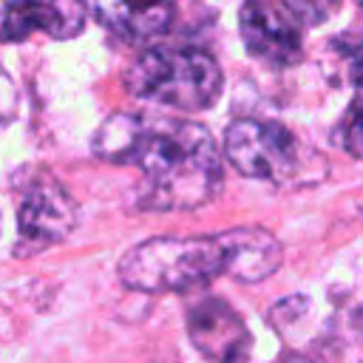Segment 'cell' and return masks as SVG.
I'll list each match as a JSON object with an SVG mask.
<instances>
[{"mask_svg": "<svg viewBox=\"0 0 363 363\" xmlns=\"http://www.w3.org/2000/svg\"><path fill=\"white\" fill-rule=\"evenodd\" d=\"M335 139L346 153L363 159V82H357V91L335 130Z\"/></svg>", "mask_w": 363, "mask_h": 363, "instance_id": "cell-12", "label": "cell"}, {"mask_svg": "<svg viewBox=\"0 0 363 363\" xmlns=\"http://www.w3.org/2000/svg\"><path fill=\"white\" fill-rule=\"evenodd\" d=\"M77 224V204L54 179H37L23 196L17 213V252L31 255L60 244Z\"/></svg>", "mask_w": 363, "mask_h": 363, "instance_id": "cell-5", "label": "cell"}, {"mask_svg": "<svg viewBox=\"0 0 363 363\" xmlns=\"http://www.w3.org/2000/svg\"><path fill=\"white\" fill-rule=\"evenodd\" d=\"M3 79H6V77H3V74H0V82H3Z\"/></svg>", "mask_w": 363, "mask_h": 363, "instance_id": "cell-15", "label": "cell"}, {"mask_svg": "<svg viewBox=\"0 0 363 363\" xmlns=\"http://www.w3.org/2000/svg\"><path fill=\"white\" fill-rule=\"evenodd\" d=\"M286 11L306 28H315L326 20H332L337 14V9L343 6V0H284Z\"/></svg>", "mask_w": 363, "mask_h": 363, "instance_id": "cell-13", "label": "cell"}, {"mask_svg": "<svg viewBox=\"0 0 363 363\" xmlns=\"http://www.w3.org/2000/svg\"><path fill=\"white\" fill-rule=\"evenodd\" d=\"M88 14L128 43H147L164 34L176 17V0H85Z\"/></svg>", "mask_w": 363, "mask_h": 363, "instance_id": "cell-9", "label": "cell"}, {"mask_svg": "<svg viewBox=\"0 0 363 363\" xmlns=\"http://www.w3.org/2000/svg\"><path fill=\"white\" fill-rule=\"evenodd\" d=\"M284 363H309L306 357H289V360H284Z\"/></svg>", "mask_w": 363, "mask_h": 363, "instance_id": "cell-14", "label": "cell"}, {"mask_svg": "<svg viewBox=\"0 0 363 363\" xmlns=\"http://www.w3.org/2000/svg\"><path fill=\"white\" fill-rule=\"evenodd\" d=\"M360 6H363V0H360Z\"/></svg>", "mask_w": 363, "mask_h": 363, "instance_id": "cell-17", "label": "cell"}, {"mask_svg": "<svg viewBox=\"0 0 363 363\" xmlns=\"http://www.w3.org/2000/svg\"><path fill=\"white\" fill-rule=\"evenodd\" d=\"M94 153L142 170V207L193 210L221 187V156L210 130L190 119L113 113L94 136Z\"/></svg>", "mask_w": 363, "mask_h": 363, "instance_id": "cell-1", "label": "cell"}, {"mask_svg": "<svg viewBox=\"0 0 363 363\" xmlns=\"http://www.w3.org/2000/svg\"><path fill=\"white\" fill-rule=\"evenodd\" d=\"M0 227H3V218H0Z\"/></svg>", "mask_w": 363, "mask_h": 363, "instance_id": "cell-16", "label": "cell"}, {"mask_svg": "<svg viewBox=\"0 0 363 363\" xmlns=\"http://www.w3.org/2000/svg\"><path fill=\"white\" fill-rule=\"evenodd\" d=\"M227 250V275L244 284L264 281L281 267V244L261 227H233L218 233Z\"/></svg>", "mask_w": 363, "mask_h": 363, "instance_id": "cell-10", "label": "cell"}, {"mask_svg": "<svg viewBox=\"0 0 363 363\" xmlns=\"http://www.w3.org/2000/svg\"><path fill=\"white\" fill-rule=\"evenodd\" d=\"M227 162L250 179L284 182L298 167V139L278 122L235 119L224 133Z\"/></svg>", "mask_w": 363, "mask_h": 363, "instance_id": "cell-4", "label": "cell"}, {"mask_svg": "<svg viewBox=\"0 0 363 363\" xmlns=\"http://www.w3.org/2000/svg\"><path fill=\"white\" fill-rule=\"evenodd\" d=\"M298 20L269 0H244L238 11V28L244 48L269 68H286L301 60Z\"/></svg>", "mask_w": 363, "mask_h": 363, "instance_id": "cell-6", "label": "cell"}, {"mask_svg": "<svg viewBox=\"0 0 363 363\" xmlns=\"http://www.w3.org/2000/svg\"><path fill=\"white\" fill-rule=\"evenodd\" d=\"M329 54L337 60L346 77H352L354 82H363V20H357L352 28L337 34L329 43Z\"/></svg>", "mask_w": 363, "mask_h": 363, "instance_id": "cell-11", "label": "cell"}, {"mask_svg": "<svg viewBox=\"0 0 363 363\" xmlns=\"http://www.w3.org/2000/svg\"><path fill=\"white\" fill-rule=\"evenodd\" d=\"M125 88L176 111H204L221 94V68L201 48L156 45L125 68Z\"/></svg>", "mask_w": 363, "mask_h": 363, "instance_id": "cell-3", "label": "cell"}, {"mask_svg": "<svg viewBox=\"0 0 363 363\" xmlns=\"http://www.w3.org/2000/svg\"><path fill=\"white\" fill-rule=\"evenodd\" d=\"M85 0H9L0 11V40L17 43L34 31L51 40H71L85 28Z\"/></svg>", "mask_w": 363, "mask_h": 363, "instance_id": "cell-7", "label": "cell"}, {"mask_svg": "<svg viewBox=\"0 0 363 363\" xmlns=\"http://www.w3.org/2000/svg\"><path fill=\"white\" fill-rule=\"evenodd\" d=\"M193 346L216 363H241L250 352V332L238 312L216 298H207L190 309L187 320Z\"/></svg>", "mask_w": 363, "mask_h": 363, "instance_id": "cell-8", "label": "cell"}, {"mask_svg": "<svg viewBox=\"0 0 363 363\" xmlns=\"http://www.w3.org/2000/svg\"><path fill=\"white\" fill-rule=\"evenodd\" d=\"M227 272L221 235L150 238L119 261V278L139 292H193Z\"/></svg>", "mask_w": 363, "mask_h": 363, "instance_id": "cell-2", "label": "cell"}]
</instances>
